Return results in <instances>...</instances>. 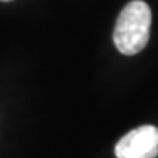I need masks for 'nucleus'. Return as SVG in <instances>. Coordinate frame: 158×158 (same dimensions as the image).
Returning <instances> with one entry per match:
<instances>
[{"mask_svg":"<svg viewBox=\"0 0 158 158\" xmlns=\"http://www.w3.org/2000/svg\"><path fill=\"white\" fill-rule=\"evenodd\" d=\"M2 2H10V0H2Z\"/></svg>","mask_w":158,"mask_h":158,"instance_id":"nucleus-3","label":"nucleus"},{"mask_svg":"<svg viewBox=\"0 0 158 158\" xmlns=\"http://www.w3.org/2000/svg\"><path fill=\"white\" fill-rule=\"evenodd\" d=\"M152 13L142 0H132L123 7L114 27L113 40L122 54L133 56L148 44Z\"/></svg>","mask_w":158,"mask_h":158,"instance_id":"nucleus-1","label":"nucleus"},{"mask_svg":"<svg viewBox=\"0 0 158 158\" xmlns=\"http://www.w3.org/2000/svg\"><path fill=\"white\" fill-rule=\"evenodd\" d=\"M117 158H157L158 127L145 124L130 130L116 143Z\"/></svg>","mask_w":158,"mask_h":158,"instance_id":"nucleus-2","label":"nucleus"}]
</instances>
